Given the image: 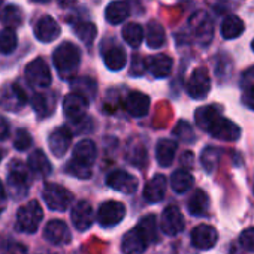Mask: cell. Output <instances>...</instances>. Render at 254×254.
Masks as SVG:
<instances>
[{
    "label": "cell",
    "mask_w": 254,
    "mask_h": 254,
    "mask_svg": "<svg viewBox=\"0 0 254 254\" xmlns=\"http://www.w3.org/2000/svg\"><path fill=\"white\" fill-rule=\"evenodd\" d=\"M53 62L62 79H72L81 63V51L72 42H63L53 54Z\"/></svg>",
    "instance_id": "cell-1"
},
{
    "label": "cell",
    "mask_w": 254,
    "mask_h": 254,
    "mask_svg": "<svg viewBox=\"0 0 254 254\" xmlns=\"http://www.w3.org/2000/svg\"><path fill=\"white\" fill-rule=\"evenodd\" d=\"M44 211L36 200L23 205L17 212V229L24 233H35L42 221Z\"/></svg>",
    "instance_id": "cell-2"
},
{
    "label": "cell",
    "mask_w": 254,
    "mask_h": 254,
    "mask_svg": "<svg viewBox=\"0 0 254 254\" xmlns=\"http://www.w3.org/2000/svg\"><path fill=\"white\" fill-rule=\"evenodd\" d=\"M29 171L24 163L14 160L9 166L8 175V190L14 199H21L27 194L29 189Z\"/></svg>",
    "instance_id": "cell-3"
},
{
    "label": "cell",
    "mask_w": 254,
    "mask_h": 254,
    "mask_svg": "<svg viewBox=\"0 0 254 254\" xmlns=\"http://www.w3.org/2000/svg\"><path fill=\"white\" fill-rule=\"evenodd\" d=\"M42 196H44V200L48 205V208L53 211H59V212L66 211L73 202L72 193L59 184H47L44 187Z\"/></svg>",
    "instance_id": "cell-4"
},
{
    "label": "cell",
    "mask_w": 254,
    "mask_h": 254,
    "mask_svg": "<svg viewBox=\"0 0 254 254\" xmlns=\"http://www.w3.org/2000/svg\"><path fill=\"white\" fill-rule=\"evenodd\" d=\"M206 132H209L212 138L226 141V142H233V141L239 139V136H241L239 127L229 118L223 117V114L217 115L211 121V124L206 127Z\"/></svg>",
    "instance_id": "cell-5"
},
{
    "label": "cell",
    "mask_w": 254,
    "mask_h": 254,
    "mask_svg": "<svg viewBox=\"0 0 254 254\" xmlns=\"http://www.w3.org/2000/svg\"><path fill=\"white\" fill-rule=\"evenodd\" d=\"M26 79L35 88H47L51 84V72L45 60L35 59L26 67Z\"/></svg>",
    "instance_id": "cell-6"
},
{
    "label": "cell",
    "mask_w": 254,
    "mask_h": 254,
    "mask_svg": "<svg viewBox=\"0 0 254 254\" xmlns=\"http://www.w3.org/2000/svg\"><path fill=\"white\" fill-rule=\"evenodd\" d=\"M126 215V206L121 202L109 200L100 205L97 211V223L102 227H114L123 221Z\"/></svg>",
    "instance_id": "cell-7"
},
{
    "label": "cell",
    "mask_w": 254,
    "mask_h": 254,
    "mask_svg": "<svg viewBox=\"0 0 254 254\" xmlns=\"http://www.w3.org/2000/svg\"><path fill=\"white\" fill-rule=\"evenodd\" d=\"M211 90V78L206 69L203 67H197L189 82H187V93L193 97V99H203L208 96Z\"/></svg>",
    "instance_id": "cell-8"
},
{
    "label": "cell",
    "mask_w": 254,
    "mask_h": 254,
    "mask_svg": "<svg viewBox=\"0 0 254 254\" xmlns=\"http://www.w3.org/2000/svg\"><path fill=\"white\" fill-rule=\"evenodd\" d=\"M27 102V96L23 91V88H20L15 84H9L5 85L0 91V106L6 111H18L21 109Z\"/></svg>",
    "instance_id": "cell-9"
},
{
    "label": "cell",
    "mask_w": 254,
    "mask_h": 254,
    "mask_svg": "<svg viewBox=\"0 0 254 254\" xmlns=\"http://www.w3.org/2000/svg\"><path fill=\"white\" fill-rule=\"evenodd\" d=\"M88 109V99L78 94V93H70L64 97L63 100V111L64 115L70 121H79L85 117Z\"/></svg>",
    "instance_id": "cell-10"
},
{
    "label": "cell",
    "mask_w": 254,
    "mask_h": 254,
    "mask_svg": "<svg viewBox=\"0 0 254 254\" xmlns=\"http://www.w3.org/2000/svg\"><path fill=\"white\" fill-rule=\"evenodd\" d=\"M160 227L169 236H175V235L181 233L184 229V218H183L181 211L174 205L168 206L162 214Z\"/></svg>",
    "instance_id": "cell-11"
},
{
    "label": "cell",
    "mask_w": 254,
    "mask_h": 254,
    "mask_svg": "<svg viewBox=\"0 0 254 254\" xmlns=\"http://www.w3.org/2000/svg\"><path fill=\"white\" fill-rule=\"evenodd\" d=\"M106 183L111 189L121 191L124 194H132L138 189V180L124 171H114L108 175Z\"/></svg>",
    "instance_id": "cell-12"
},
{
    "label": "cell",
    "mask_w": 254,
    "mask_h": 254,
    "mask_svg": "<svg viewBox=\"0 0 254 254\" xmlns=\"http://www.w3.org/2000/svg\"><path fill=\"white\" fill-rule=\"evenodd\" d=\"M72 144V133L67 127H57L48 138V147L56 157H63Z\"/></svg>",
    "instance_id": "cell-13"
},
{
    "label": "cell",
    "mask_w": 254,
    "mask_h": 254,
    "mask_svg": "<svg viewBox=\"0 0 254 254\" xmlns=\"http://www.w3.org/2000/svg\"><path fill=\"white\" fill-rule=\"evenodd\" d=\"M190 26H191L194 38L202 45H208L211 42L214 27H212L211 18L205 12H197L196 15H193L191 20H190Z\"/></svg>",
    "instance_id": "cell-14"
},
{
    "label": "cell",
    "mask_w": 254,
    "mask_h": 254,
    "mask_svg": "<svg viewBox=\"0 0 254 254\" xmlns=\"http://www.w3.org/2000/svg\"><path fill=\"white\" fill-rule=\"evenodd\" d=\"M44 236L48 242L54 245H64L69 244L72 239L67 224L60 220H51L44 229Z\"/></svg>",
    "instance_id": "cell-15"
},
{
    "label": "cell",
    "mask_w": 254,
    "mask_h": 254,
    "mask_svg": "<svg viewBox=\"0 0 254 254\" xmlns=\"http://www.w3.org/2000/svg\"><path fill=\"white\" fill-rule=\"evenodd\" d=\"M218 233L209 224H200L191 232V244L199 250H209L217 244Z\"/></svg>",
    "instance_id": "cell-16"
},
{
    "label": "cell",
    "mask_w": 254,
    "mask_h": 254,
    "mask_svg": "<svg viewBox=\"0 0 254 254\" xmlns=\"http://www.w3.org/2000/svg\"><path fill=\"white\" fill-rule=\"evenodd\" d=\"M70 217H72V223L73 226L84 232L87 229H90V226L93 224L94 221V212H93V208L88 202L85 200H81L78 202L76 205H73L72 208V212H70Z\"/></svg>",
    "instance_id": "cell-17"
},
{
    "label": "cell",
    "mask_w": 254,
    "mask_h": 254,
    "mask_svg": "<svg viewBox=\"0 0 254 254\" xmlns=\"http://www.w3.org/2000/svg\"><path fill=\"white\" fill-rule=\"evenodd\" d=\"M124 106H126V111L132 117H136V118L144 117L148 114V109H150V97L141 91H132L126 97Z\"/></svg>",
    "instance_id": "cell-18"
},
{
    "label": "cell",
    "mask_w": 254,
    "mask_h": 254,
    "mask_svg": "<svg viewBox=\"0 0 254 254\" xmlns=\"http://www.w3.org/2000/svg\"><path fill=\"white\" fill-rule=\"evenodd\" d=\"M59 35H60V26L50 15L42 17L35 26V36L41 42H53L54 39L59 38Z\"/></svg>",
    "instance_id": "cell-19"
},
{
    "label": "cell",
    "mask_w": 254,
    "mask_h": 254,
    "mask_svg": "<svg viewBox=\"0 0 254 254\" xmlns=\"http://www.w3.org/2000/svg\"><path fill=\"white\" fill-rule=\"evenodd\" d=\"M96 157H97V148H96L94 142L90 139H84V141L78 142L73 148L72 160H75L76 163L91 168V165L96 162Z\"/></svg>",
    "instance_id": "cell-20"
},
{
    "label": "cell",
    "mask_w": 254,
    "mask_h": 254,
    "mask_svg": "<svg viewBox=\"0 0 254 254\" xmlns=\"http://www.w3.org/2000/svg\"><path fill=\"white\" fill-rule=\"evenodd\" d=\"M166 187H168L166 178L163 175H156L151 181L147 183L144 189V199L151 203L162 202L166 193Z\"/></svg>",
    "instance_id": "cell-21"
},
{
    "label": "cell",
    "mask_w": 254,
    "mask_h": 254,
    "mask_svg": "<svg viewBox=\"0 0 254 254\" xmlns=\"http://www.w3.org/2000/svg\"><path fill=\"white\" fill-rule=\"evenodd\" d=\"M147 241L142 238V235L138 232V229H133L127 232L123 238L121 248L124 254H142L147 248Z\"/></svg>",
    "instance_id": "cell-22"
},
{
    "label": "cell",
    "mask_w": 254,
    "mask_h": 254,
    "mask_svg": "<svg viewBox=\"0 0 254 254\" xmlns=\"http://www.w3.org/2000/svg\"><path fill=\"white\" fill-rule=\"evenodd\" d=\"M172 59L166 54H157L147 60V69L156 78H166L172 70Z\"/></svg>",
    "instance_id": "cell-23"
},
{
    "label": "cell",
    "mask_w": 254,
    "mask_h": 254,
    "mask_svg": "<svg viewBox=\"0 0 254 254\" xmlns=\"http://www.w3.org/2000/svg\"><path fill=\"white\" fill-rule=\"evenodd\" d=\"M130 11H129V6H127L124 2H111L106 9H105V18L109 24H121L127 17H129Z\"/></svg>",
    "instance_id": "cell-24"
},
{
    "label": "cell",
    "mask_w": 254,
    "mask_h": 254,
    "mask_svg": "<svg viewBox=\"0 0 254 254\" xmlns=\"http://www.w3.org/2000/svg\"><path fill=\"white\" fill-rule=\"evenodd\" d=\"M33 108L39 117H50L56 108V97L53 93H38L33 97Z\"/></svg>",
    "instance_id": "cell-25"
},
{
    "label": "cell",
    "mask_w": 254,
    "mask_h": 254,
    "mask_svg": "<svg viewBox=\"0 0 254 254\" xmlns=\"http://www.w3.org/2000/svg\"><path fill=\"white\" fill-rule=\"evenodd\" d=\"M103 62L109 70H121L126 64V53L123 48L114 45L103 53Z\"/></svg>",
    "instance_id": "cell-26"
},
{
    "label": "cell",
    "mask_w": 254,
    "mask_h": 254,
    "mask_svg": "<svg viewBox=\"0 0 254 254\" xmlns=\"http://www.w3.org/2000/svg\"><path fill=\"white\" fill-rule=\"evenodd\" d=\"M177 153V144L169 141V139H162L159 141L157 147H156V157L160 166L166 168L169 165H172L174 157Z\"/></svg>",
    "instance_id": "cell-27"
},
{
    "label": "cell",
    "mask_w": 254,
    "mask_h": 254,
    "mask_svg": "<svg viewBox=\"0 0 254 254\" xmlns=\"http://www.w3.org/2000/svg\"><path fill=\"white\" fill-rule=\"evenodd\" d=\"M29 169L33 174H38L41 177H47L51 174V163L48 160V157L44 154V151L36 150L30 154L29 157Z\"/></svg>",
    "instance_id": "cell-28"
},
{
    "label": "cell",
    "mask_w": 254,
    "mask_h": 254,
    "mask_svg": "<svg viewBox=\"0 0 254 254\" xmlns=\"http://www.w3.org/2000/svg\"><path fill=\"white\" fill-rule=\"evenodd\" d=\"M187 208H189V212L193 214V215H205L208 212V208H209V197L208 194L203 191V190H196L189 202H187Z\"/></svg>",
    "instance_id": "cell-29"
},
{
    "label": "cell",
    "mask_w": 254,
    "mask_h": 254,
    "mask_svg": "<svg viewBox=\"0 0 254 254\" xmlns=\"http://www.w3.org/2000/svg\"><path fill=\"white\" fill-rule=\"evenodd\" d=\"M245 26L242 20L236 15H229L221 23V36L224 39H236L242 35Z\"/></svg>",
    "instance_id": "cell-30"
},
{
    "label": "cell",
    "mask_w": 254,
    "mask_h": 254,
    "mask_svg": "<svg viewBox=\"0 0 254 254\" xmlns=\"http://www.w3.org/2000/svg\"><path fill=\"white\" fill-rule=\"evenodd\" d=\"M193 183H194V180H193L191 174L186 169H178L171 177V187L178 194L189 191L193 187Z\"/></svg>",
    "instance_id": "cell-31"
},
{
    "label": "cell",
    "mask_w": 254,
    "mask_h": 254,
    "mask_svg": "<svg viewBox=\"0 0 254 254\" xmlns=\"http://www.w3.org/2000/svg\"><path fill=\"white\" fill-rule=\"evenodd\" d=\"M145 39H147V44L150 48H160L166 41L165 29L162 27V24L157 21L148 23L147 32H145Z\"/></svg>",
    "instance_id": "cell-32"
},
{
    "label": "cell",
    "mask_w": 254,
    "mask_h": 254,
    "mask_svg": "<svg viewBox=\"0 0 254 254\" xmlns=\"http://www.w3.org/2000/svg\"><path fill=\"white\" fill-rule=\"evenodd\" d=\"M23 17H24L23 11L15 5H9L0 12V21H2L8 29H12V30L23 24Z\"/></svg>",
    "instance_id": "cell-33"
},
{
    "label": "cell",
    "mask_w": 254,
    "mask_h": 254,
    "mask_svg": "<svg viewBox=\"0 0 254 254\" xmlns=\"http://www.w3.org/2000/svg\"><path fill=\"white\" fill-rule=\"evenodd\" d=\"M138 232L142 235V238L148 242H156L157 241V221L154 215H147L138 223Z\"/></svg>",
    "instance_id": "cell-34"
},
{
    "label": "cell",
    "mask_w": 254,
    "mask_h": 254,
    "mask_svg": "<svg viewBox=\"0 0 254 254\" xmlns=\"http://www.w3.org/2000/svg\"><path fill=\"white\" fill-rule=\"evenodd\" d=\"M123 39L127 44H129L130 47L138 48L142 44V41H144V29L139 24H136V23L127 24L123 29Z\"/></svg>",
    "instance_id": "cell-35"
},
{
    "label": "cell",
    "mask_w": 254,
    "mask_h": 254,
    "mask_svg": "<svg viewBox=\"0 0 254 254\" xmlns=\"http://www.w3.org/2000/svg\"><path fill=\"white\" fill-rule=\"evenodd\" d=\"M220 114H221V111H220V108H217L215 105L200 106V108H197V111H196V123L199 124L200 129L206 130V127L211 124V121H212L217 115H220Z\"/></svg>",
    "instance_id": "cell-36"
},
{
    "label": "cell",
    "mask_w": 254,
    "mask_h": 254,
    "mask_svg": "<svg viewBox=\"0 0 254 254\" xmlns=\"http://www.w3.org/2000/svg\"><path fill=\"white\" fill-rule=\"evenodd\" d=\"M73 93H78L87 99H93L96 94V82L90 78H78L72 82Z\"/></svg>",
    "instance_id": "cell-37"
},
{
    "label": "cell",
    "mask_w": 254,
    "mask_h": 254,
    "mask_svg": "<svg viewBox=\"0 0 254 254\" xmlns=\"http://www.w3.org/2000/svg\"><path fill=\"white\" fill-rule=\"evenodd\" d=\"M18 39L12 29H5L0 32V53L2 54H11L17 48Z\"/></svg>",
    "instance_id": "cell-38"
},
{
    "label": "cell",
    "mask_w": 254,
    "mask_h": 254,
    "mask_svg": "<svg viewBox=\"0 0 254 254\" xmlns=\"http://www.w3.org/2000/svg\"><path fill=\"white\" fill-rule=\"evenodd\" d=\"M75 33L84 44L91 45L96 35H97V29H96V26L93 23L85 21V23H79V24L75 26Z\"/></svg>",
    "instance_id": "cell-39"
},
{
    "label": "cell",
    "mask_w": 254,
    "mask_h": 254,
    "mask_svg": "<svg viewBox=\"0 0 254 254\" xmlns=\"http://www.w3.org/2000/svg\"><path fill=\"white\" fill-rule=\"evenodd\" d=\"M127 160L135 166H144L147 162V150L141 144L127 147Z\"/></svg>",
    "instance_id": "cell-40"
},
{
    "label": "cell",
    "mask_w": 254,
    "mask_h": 254,
    "mask_svg": "<svg viewBox=\"0 0 254 254\" xmlns=\"http://www.w3.org/2000/svg\"><path fill=\"white\" fill-rule=\"evenodd\" d=\"M66 172L70 174V175H73V177H76V178H82V180L91 177V168L84 166V165H81V163H76L75 160H70V162L67 163Z\"/></svg>",
    "instance_id": "cell-41"
},
{
    "label": "cell",
    "mask_w": 254,
    "mask_h": 254,
    "mask_svg": "<svg viewBox=\"0 0 254 254\" xmlns=\"http://www.w3.org/2000/svg\"><path fill=\"white\" fill-rule=\"evenodd\" d=\"M174 133L181 139V141H186V142H191L194 139V135H193V129L191 126L186 121H180L175 127Z\"/></svg>",
    "instance_id": "cell-42"
},
{
    "label": "cell",
    "mask_w": 254,
    "mask_h": 254,
    "mask_svg": "<svg viewBox=\"0 0 254 254\" xmlns=\"http://www.w3.org/2000/svg\"><path fill=\"white\" fill-rule=\"evenodd\" d=\"M217 160H218V153H217V150L208 148V150L203 151V154H202V163H203V166L208 169V172H211V171L215 168Z\"/></svg>",
    "instance_id": "cell-43"
},
{
    "label": "cell",
    "mask_w": 254,
    "mask_h": 254,
    "mask_svg": "<svg viewBox=\"0 0 254 254\" xmlns=\"http://www.w3.org/2000/svg\"><path fill=\"white\" fill-rule=\"evenodd\" d=\"M14 145H15L17 150L24 151V150H27V148L32 145V136H30L26 130H18L17 135H15Z\"/></svg>",
    "instance_id": "cell-44"
},
{
    "label": "cell",
    "mask_w": 254,
    "mask_h": 254,
    "mask_svg": "<svg viewBox=\"0 0 254 254\" xmlns=\"http://www.w3.org/2000/svg\"><path fill=\"white\" fill-rule=\"evenodd\" d=\"M239 242L241 245L248 250V251H254V229H247L241 233L239 236Z\"/></svg>",
    "instance_id": "cell-45"
},
{
    "label": "cell",
    "mask_w": 254,
    "mask_h": 254,
    "mask_svg": "<svg viewBox=\"0 0 254 254\" xmlns=\"http://www.w3.org/2000/svg\"><path fill=\"white\" fill-rule=\"evenodd\" d=\"M242 103L248 108V109H253L254 111V87H248V88H244V93H242Z\"/></svg>",
    "instance_id": "cell-46"
},
{
    "label": "cell",
    "mask_w": 254,
    "mask_h": 254,
    "mask_svg": "<svg viewBox=\"0 0 254 254\" xmlns=\"http://www.w3.org/2000/svg\"><path fill=\"white\" fill-rule=\"evenodd\" d=\"M145 67H147L145 60H142L139 56H135L132 63V75H142L145 72Z\"/></svg>",
    "instance_id": "cell-47"
},
{
    "label": "cell",
    "mask_w": 254,
    "mask_h": 254,
    "mask_svg": "<svg viewBox=\"0 0 254 254\" xmlns=\"http://www.w3.org/2000/svg\"><path fill=\"white\" fill-rule=\"evenodd\" d=\"M3 254H27V250L23 244L18 242H11L6 248Z\"/></svg>",
    "instance_id": "cell-48"
},
{
    "label": "cell",
    "mask_w": 254,
    "mask_h": 254,
    "mask_svg": "<svg viewBox=\"0 0 254 254\" xmlns=\"http://www.w3.org/2000/svg\"><path fill=\"white\" fill-rule=\"evenodd\" d=\"M9 136V123L5 117L0 115V141H3Z\"/></svg>",
    "instance_id": "cell-49"
},
{
    "label": "cell",
    "mask_w": 254,
    "mask_h": 254,
    "mask_svg": "<svg viewBox=\"0 0 254 254\" xmlns=\"http://www.w3.org/2000/svg\"><path fill=\"white\" fill-rule=\"evenodd\" d=\"M242 85H244V88L254 87V67L248 69L244 73V76H242Z\"/></svg>",
    "instance_id": "cell-50"
},
{
    "label": "cell",
    "mask_w": 254,
    "mask_h": 254,
    "mask_svg": "<svg viewBox=\"0 0 254 254\" xmlns=\"http://www.w3.org/2000/svg\"><path fill=\"white\" fill-rule=\"evenodd\" d=\"M6 202H8V194H6V190H5L3 183L0 181V214H2V212L5 211Z\"/></svg>",
    "instance_id": "cell-51"
},
{
    "label": "cell",
    "mask_w": 254,
    "mask_h": 254,
    "mask_svg": "<svg viewBox=\"0 0 254 254\" xmlns=\"http://www.w3.org/2000/svg\"><path fill=\"white\" fill-rule=\"evenodd\" d=\"M193 154L191 153H184V157H183V163L186 165V168H190L193 165Z\"/></svg>",
    "instance_id": "cell-52"
},
{
    "label": "cell",
    "mask_w": 254,
    "mask_h": 254,
    "mask_svg": "<svg viewBox=\"0 0 254 254\" xmlns=\"http://www.w3.org/2000/svg\"><path fill=\"white\" fill-rule=\"evenodd\" d=\"M59 2V5H62V6H64V8H67V6H70V5H73L76 0H57Z\"/></svg>",
    "instance_id": "cell-53"
},
{
    "label": "cell",
    "mask_w": 254,
    "mask_h": 254,
    "mask_svg": "<svg viewBox=\"0 0 254 254\" xmlns=\"http://www.w3.org/2000/svg\"><path fill=\"white\" fill-rule=\"evenodd\" d=\"M32 2H36V3H45L48 0H32Z\"/></svg>",
    "instance_id": "cell-54"
},
{
    "label": "cell",
    "mask_w": 254,
    "mask_h": 254,
    "mask_svg": "<svg viewBox=\"0 0 254 254\" xmlns=\"http://www.w3.org/2000/svg\"><path fill=\"white\" fill-rule=\"evenodd\" d=\"M251 50H253V51H254V39H253V41H251Z\"/></svg>",
    "instance_id": "cell-55"
},
{
    "label": "cell",
    "mask_w": 254,
    "mask_h": 254,
    "mask_svg": "<svg viewBox=\"0 0 254 254\" xmlns=\"http://www.w3.org/2000/svg\"><path fill=\"white\" fill-rule=\"evenodd\" d=\"M0 160H2V153H0Z\"/></svg>",
    "instance_id": "cell-56"
},
{
    "label": "cell",
    "mask_w": 254,
    "mask_h": 254,
    "mask_svg": "<svg viewBox=\"0 0 254 254\" xmlns=\"http://www.w3.org/2000/svg\"><path fill=\"white\" fill-rule=\"evenodd\" d=\"M2 2H3V0H0V5H2Z\"/></svg>",
    "instance_id": "cell-57"
}]
</instances>
